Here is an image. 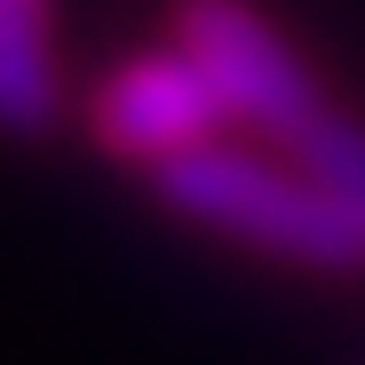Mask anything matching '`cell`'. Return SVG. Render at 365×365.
Segmentation results:
<instances>
[{
  "instance_id": "cell-3",
  "label": "cell",
  "mask_w": 365,
  "mask_h": 365,
  "mask_svg": "<svg viewBox=\"0 0 365 365\" xmlns=\"http://www.w3.org/2000/svg\"><path fill=\"white\" fill-rule=\"evenodd\" d=\"M222 96L215 80L191 64L182 48H143V56H119V64L88 88V135L96 151L128 159V167H159L175 151H191L207 135H222Z\"/></svg>"
},
{
  "instance_id": "cell-1",
  "label": "cell",
  "mask_w": 365,
  "mask_h": 365,
  "mask_svg": "<svg viewBox=\"0 0 365 365\" xmlns=\"http://www.w3.org/2000/svg\"><path fill=\"white\" fill-rule=\"evenodd\" d=\"M175 48L215 80L230 119L270 135L302 175H318L365 222V128L326 103L310 64L286 48V32H270V16H255L247 0H175Z\"/></svg>"
},
{
  "instance_id": "cell-2",
  "label": "cell",
  "mask_w": 365,
  "mask_h": 365,
  "mask_svg": "<svg viewBox=\"0 0 365 365\" xmlns=\"http://www.w3.org/2000/svg\"><path fill=\"white\" fill-rule=\"evenodd\" d=\"M151 191L230 247H255L286 270L310 278H365V222L326 191L318 175H302L294 159L247 151V143H191L151 167Z\"/></svg>"
},
{
  "instance_id": "cell-4",
  "label": "cell",
  "mask_w": 365,
  "mask_h": 365,
  "mask_svg": "<svg viewBox=\"0 0 365 365\" xmlns=\"http://www.w3.org/2000/svg\"><path fill=\"white\" fill-rule=\"evenodd\" d=\"M56 103H64V72H56V9L48 0H0V128L40 135Z\"/></svg>"
}]
</instances>
